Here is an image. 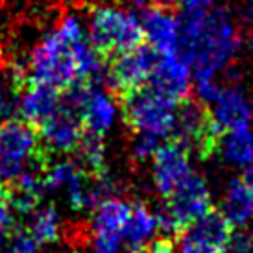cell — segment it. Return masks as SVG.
<instances>
[{
  "label": "cell",
  "mask_w": 253,
  "mask_h": 253,
  "mask_svg": "<svg viewBox=\"0 0 253 253\" xmlns=\"http://www.w3.org/2000/svg\"><path fill=\"white\" fill-rule=\"evenodd\" d=\"M17 92L21 96L19 98V113H21L22 120H26L36 127L41 126L44 120H48L59 107L61 91L52 87V85L26 80Z\"/></svg>",
  "instance_id": "obj_13"
},
{
  "label": "cell",
  "mask_w": 253,
  "mask_h": 253,
  "mask_svg": "<svg viewBox=\"0 0 253 253\" xmlns=\"http://www.w3.org/2000/svg\"><path fill=\"white\" fill-rule=\"evenodd\" d=\"M122 253H139V252H135V250H127V252H122Z\"/></svg>",
  "instance_id": "obj_33"
},
{
  "label": "cell",
  "mask_w": 253,
  "mask_h": 253,
  "mask_svg": "<svg viewBox=\"0 0 253 253\" xmlns=\"http://www.w3.org/2000/svg\"><path fill=\"white\" fill-rule=\"evenodd\" d=\"M161 144V139L150 133H137L133 144H131V154L137 161H146L155 154V150Z\"/></svg>",
  "instance_id": "obj_24"
},
{
  "label": "cell",
  "mask_w": 253,
  "mask_h": 253,
  "mask_svg": "<svg viewBox=\"0 0 253 253\" xmlns=\"http://www.w3.org/2000/svg\"><path fill=\"white\" fill-rule=\"evenodd\" d=\"M233 225L222 211L211 209L177 233L179 253H222Z\"/></svg>",
  "instance_id": "obj_8"
},
{
  "label": "cell",
  "mask_w": 253,
  "mask_h": 253,
  "mask_svg": "<svg viewBox=\"0 0 253 253\" xmlns=\"http://www.w3.org/2000/svg\"><path fill=\"white\" fill-rule=\"evenodd\" d=\"M41 146L39 129L22 119L0 122V185H9L21 176L24 163Z\"/></svg>",
  "instance_id": "obj_6"
},
{
  "label": "cell",
  "mask_w": 253,
  "mask_h": 253,
  "mask_svg": "<svg viewBox=\"0 0 253 253\" xmlns=\"http://www.w3.org/2000/svg\"><path fill=\"white\" fill-rule=\"evenodd\" d=\"M89 42L102 61H107L117 54L141 46L144 42V30L141 21L129 11L109 6L94 7Z\"/></svg>",
  "instance_id": "obj_3"
},
{
  "label": "cell",
  "mask_w": 253,
  "mask_h": 253,
  "mask_svg": "<svg viewBox=\"0 0 253 253\" xmlns=\"http://www.w3.org/2000/svg\"><path fill=\"white\" fill-rule=\"evenodd\" d=\"M150 87L169 98L181 102L189 96L190 63L177 52L169 56H159L150 74Z\"/></svg>",
  "instance_id": "obj_10"
},
{
  "label": "cell",
  "mask_w": 253,
  "mask_h": 253,
  "mask_svg": "<svg viewBox=\"0 0 253 253\" xmlns=\"http://www.w3.org/2000/svg\"><path fill=\"white\" fill-rule=\"evenodd\" d=\"M242 179H244V181H246L248 185H250V187L253 189V159L250 163H248L246 174H244V177H242Z\"/></svg>",
  "instance_id": "obj_29"
},
{
  "label": "cell",
  "mask_w": 253,
  "mask_h": 253,
  "mask_svg": "<svg viewBox=\"0 0 253 253\" xmlns=\"http://www.w3.org/2000/svg\"><path fill=\"white\" fill-rule=\"evenodd\" d=\"M211 111V119L220 133L237 126H244L250 122L253 109L246 96L237 89H222Z\"/></svg>",
  "instance_id": "obj_14"
},
{
  "label": "cell",
  "mask_w": 253,
  "mask_h": 253,
  "mask_svg": "<svg viewBox=\"0 0 253 253\" xmlns=\"http://www.w3.org/2000/svg\"><path fill=\"white\" fill-rule=\"evenodd\" d=\"M237 48L239 37L229 17L224 11H214L205 17L204 26L196 36L179 46V54L189 63H194V76L202 80L214 78V72L225 67Z\"/></svg>",
  "instance_id": "obj_2"
},
{
  "label": "cell",
  "mask_w": 253,
  "mask_h": 253,
  "mask_svg": "<svg viewBox=\"0 0 253 253\" xmlns=\"http://www.w3.org/2000/svg\"><path fill=\"white\" fill-rule=\"evenodd\" d=\"M84 37L78 19L67 17L61 26L42 37L32 52L26 80L39 82L63 91L78 78V63L74 56V42Z\"/></svg>",
  "instance_id": "obj_1"
},
{
  "label": "cell",
  "mask_w": 253,
  "mask_h": 253,
  "mask_svg": "<svg viewBox=\"0 0 253 253\" xmlns=\"http://www.w3.org/2000/svg\"><path fill=\"white\" fill-rule=\"evenodd\" d=\"M2 248V253H39L41 244L32 237L26 227L13 225L7 231V242H4Z\"/></svg>",
  "instance_id": "obj_22"
},
{
  "label": "cell",
  "mask_w": 253,
  "mask_h": 253,
  "mask_svg": "<svg viewBox=\"0 0 253 253\" xmlns=\"http://www.w3.org/2000/svg\"><path fill=\"white\" fill-rule=\"evenodd\" d=\"M7 227H4V225H0V250H2V246H4V242H6V237H7Z\"/></svg>",
  "instance_id": "obj_30"
},
{
  "label": "cell",
  "mask_w": 253,
  "mask_h": 253,
  "mask_svg": "<svg viewBox=\"0 0 253 253\" xmlns=\"http://www.w3.org/2000/svg\"><path fill=\"white\" fill-rule=\"evenodd\" d=\"M211 211V192L202 176L190 172V176L177 187L165 205L157 211V229L165 235H177L190 222Z\"/></svg>",
  "instance_id": "obj_5"
},
{
  "label": "cell",
  "mask_w": 253,
  "mask_h": 253,
  "mask_svg": "<svg viewBox=\"0 0 253 253\" xmlns=\"http://www.w3.org/2000/svg\"><path fill=\"white\" fill-rule=\"evenodd\" d=\"M80 169L76 161H57V163H48V167L44 170L42 176V183H44V190H56L59 187H63L71 181V177L76 174V170Z\"/></svg>",
  "instance_id": "obj_23"
},
{
  "label": "cell",
  "mask_w": 253,
  "mask_h": 253,
  "mask_svg": "<svg viewBox=\"0 0 253 253\" xmlns=\"http://www.w3.org/2000/svg\"><path fill=\"white\" fill-rule=\"evenodd\" d=\"M0 67H2V48H0Z\"/></svg>",
  "instance_id": "obj_34"
},
{
  "label": "cell",
  "mask_w": 253,
  "mask_h": 253,
  "mask_svg": "<svg viewBox=\"0 0 253 253\" xmlns=\"http://www.w3.org/2000/svg\"><path fill=\"white\" fill-rule=\"evenodd\" d=\"M129 205L117 198H107L92 209L91 231L107 233V235H122V227L129 216Z\"/></svg>",
  "instance_id": "obj_17"
},
{
  "label": "cell",
  "mask_w": 253,
  "mask_h": 253,
  "mask_svg": "<svg viewBox=\"0 0 253 253\" xmlns=\"http://www.w3.org/2000/svg\"><path fill=\"white\" fill-rule=\"evenodd\" d=\"M222 253H253V237L246 231H233Z\"/></svg>",
  "instance_id": "obj_25"
},
{
  "label": "cell",
  "mask_w": 253,
  "mask_h": 253,
  "mask_svg": "<svg viewBox=\"0 0 253 253\" xmlns=\"http://www.w3.org/2000/svg\"><path fill=\"white\" fill-rule=\"evenodd\" d=\"M185 9H204L205 6H209L212 0H177Z\"/></svg>",
  "instance_id": "obj_28"
},
{
  "label": "cell",
  "mask_w": 253,
  "mask_h": 253,
  "mask_svg": "<svg viewBox=\"0 0 253 253\" xmlns=\"http://www.w3.org/2000/svg\"><path fill=\"white\" fill-rule=\"evenodd\" d=\"M76 152V165L85 172H104V159H106V146L102 135L91 133L84 129L80 137L78 146L74 148Z\"/></svg>",
  "instance_id": "obj_21"
},
{
  "label": "cell",
  "mask_w": 253,
  "mask_h": 253,
  "mask_svg": "<svg viewBox=\"0 0 253 253\" xmlns=\"http://www.w3.org/2000/svg\"><path fill=\"white\" fill-rule=\"evenodd\" d=\"M135 4H137V6H144V4H146L148 0H133Z\"/></svg>",
  "instance_id": "obj_31"
},
{
  "label": "cell",
  "mask_w": 253,
  "mask_h": 253,
  "mask_svg": "<svg viewBox=\"0 0 253 253\" xmlns=\"http://www.w3.org/2000/svg\"><path fill=\"white\" fill-rule=\"evenodd\" d=\"M190 172L187 148L176 141L159 144L154 154V181L163 198H169Z\"/></svg>",
  "instance_id": "obj_9"
},
{
  "label": "cell",
  "mask_w": 253,
  "mask_h": 253,
  "mask_svg": "<svg viewBox=\"0 0 253 253\" xmlns=\"http://www.w3.org/2000/svg\"><path fill=\"white\" fill-rule=\"evenodd\" d=\"M2 100H4V91H2V85H0V106H2Z\"/></svg>",
  "instance_id": "obj_32"
},
{
  "label": "cell",
  "mask_w": 253,
  "mask_h": 253,
  "mask_svg": "<svg viewBox=\"0 0 253 253\" xmlns=\"http://www.w3.org/2000/svg\"><path fill=\"white\" fill-rule=\"evenodd\" d=\"M119 100L124 120L135 133H150L159 139L170 137L179 102L146 85L120 94Z\"/></svg>",
  "instance_id": "obj_4"
},
{
  "label": "cell",
  "mask_w": 253,
  "mask_h": 253,
  "mask_svg": "<svg viewBox=\"0 0 253 253\" xmlns=\"http://www.w3.org/2000/svg\"><path fill=\"white\" fill-rule=\"evenodd\" d=\"M144 41L159 54L169 56L179 52V19L161 6L150 7L142 17Z\"/></svg>",
  "instance_id": "obj_11"
},
{
  "label": "cell",
  "mask_w": 253,
  "mask_h": 253,
  "mask_svg": "<svg viewBox=\"0 0 253 253\" xmlns=\"http://www.w3.org/2000/svg\"><path fill=\"white\" fill-rule=\"evenodd\" d=\"M139 253H176L169 239H157Z\"/></svg>",
  "instance_id": "obj_27"
},
{
  "label": "cell",
  "mask_w": 253,
  "mask_h": 253,
  "mask_svg": "<svg viewBox=\"0 0 253 253\" xmlns=\"http://www.w3.org/2000/svg\"><path fill=\"white\" fill-rule=\"evenodd\" d=\"M252 50H253V37H252Z\"/></svg>",
  "instance_id": "obj_35"
},
{
  "label": "cell",
  "mask_w": 253,
  "mask_h": 253,
  "mask_svg": "<svg viewBox=\"0 0 253 253\" xmlns=\"http://www.w3.org/2000/svg\"><path fill=\"white\" fill-rule=\"evenodd\" d=\"M115 120V104L109 96L92 87L82 111L84 129L96 135H104Z\"/></svg>",
  "instance_id": "obj_16"
},
{
  "label": "cell",
  "mask_w": 253,
  "mask_h": 253,
  "mask_svg": "<svg viewBox=\"0 0 253 253\" xmlns=\"http://www.w3.org/2000/svg\"><path fill=\"white\" fill-rule=\"evenodd\" d=\"M218 148L227 163L235 167H248V163L253 159V133L250 126L244 124L224 131Z\"/></svg>",
  "instance_id": "obj_18"
},
{
  "label": "cell",
  "mask_w": 253,
  "mask_h": 253,
  "mask_svg": "<svg viewBox=\"0 0 253 253\" xmlns=\"http://www.w3.org/2000/svg\"><path fill=\"white\" fill-rule=\"evenodd\" d=\"M222 212L231 225H246L253 218V189L242 177L229 183Z\"/></svg>",
  "instance_id": "obj_15"
},
{
  "label": "cell",
  "mask_w": 253,
  "mask_h": 253,
  "mask_svg": "<svg viewBox=\"0 0 253 253\" xmlns=\"http://www.w3.org/2000/svg\"><path fill=\"white\" fill-rule=\"evenodd\" d=\"M28 225L26 229L32 233V237L39 242V244H50L59 239V214L54 209V205H37L34 211L30 212Z\"/></svg>",
  "instance_id": "obj_20"
},
{
  "label": "cell",
  "mask_w": 253,
  "mask_h": 253,
  "mask_svg": "<svg viewBox=\"0 0 253 253\" xmlns=\"http://www.w3.org/2000/svg\"><path fill=\"white\" fill-rule=\"evenodd\" d=\"M155 229H157L155 214L150 212V209H146L144 205L137 204L129 209V216L122 227V239L129 244L131 250L139 252L154 237Z\"/></svg>",
  "instance_id": "obj_19"
},
{
  "label": "cell",
  "mask_w": 253,
  "mask_h": 253,
  "mask_svg": "<svg viewBox=\"0 0 253 253\" xmlns=\"http://www.w3.org/2000/svg\"><path fill=\"white\" fill-rule=\"evenodd\" d=\"M37 129L42 146L48 152H74L84 133V124L78 115L63 107H57V111L48 120H44Z\"/></svg>",
  "instance_id": "obj_12"
},
{
  "label": "cell",
  "mask_w": 253,
  "mask_h": 253,
  "mask_svg": "<svg viewBox=\"0 0 253 253\" xmlns=\"http://www.w3.org/2000/svg\"><path fill=\"white\" fill-rule=\"evenodd\" d=\"M0 225H4L7 229L13 227V216L9 209V200H7V189L6 185H0Z\"/></svg>",
  "instance_id": "obj_26"
},
{
  "label": "cell",
  "mask_w": 253,
  "mask_h": 253,
  "mask_svg": "<svg viewBox=\"0 0 253 253\" xmlns=\"http://www.w3.org/2000/svg\"><path fill=\"white\" fill-rule=\"evenodd\" d=\"M155 59L157 52L152 46L141 44L129 52L117 54L104 61L107 67V84L117 94V98L124 92L139 89L148 84Z\"/></svg>",
  "instance_id": "obj_7"
}]
</instances>
